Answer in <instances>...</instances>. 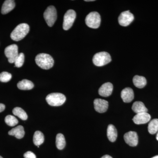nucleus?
<instances>
[{
  "label": "nucleus",
  "instance_id": "obj_1",
  "mask_svg": "<svg viewBox=\"0 0 158 158\" xmlns=\"http://www.w3.org/2000/svg\"><path fill=\"white\" fill-rule=\"evenodd\" d=\"M36 64L44 69H49L53 66L54 59L50 55L45 53L38 54L35 58Z\"/></svg>",
  "mask_w": 158,
  "mask_h": 158
},
{
  "label": "nucleus",
  "instance_id": "obj_2",
  "mask_svg": "<svg viewBox=\"0 0 158 158\" xmlns=\"http://www.w3.org/2000/svg\"><path fill=\"white\" fill-rule=\"evenodd\" d=\"M30 27L27 24L21 23L18 25L11 32L10 37L15 41H18L23 39L28 34Z\"/></svg>",
  "mask_w": 158,
  "mask_h": 158
},
{
  "label": "nucleus",
  "instance_id": "obj_3",
  "mask_svg": "<svg viewBox=\"0 0 158 158\" xmlns=\"http://www.w3.org/2000/svg\"><path fill=\"white\" fill-rule=\"evenodd\" d=\"M49 105L53 106H59L65 103L66 97L64 94L59 93H53L49 94L46 98Z\"/></svg>",
  "mask_w": 158,
  "mask_h": 158
},
{
  "label": "nucleus",
  "instance_id": "obj_4",
  "mask_svg": "<svg viewBox=\"0 0 158 158\" xmlns=\"http://www.w3.org/2000/svg\"><path fill=\"white\" fill-rule=\"evenodd\" d=\"M101 21L100 15L96 11L90 12L85 19L86 25L89 27L93 29H97L99 27Z\"/></svg>",
  "mask_w": 158,
  "mask_h": 158
},
{
  "label": "nucleus",
  "instance_id": "obj_5",
  "mask_svg": "<svg viewBox=\"0 0 158 158\" xmlns=\"http://www.w3.org/2000/svg\"><path fill=\"white\" fill-rule=\"evenodd\" d=\"M111 56L108 52H100L94 55L93 58L94 64L97 66H102L106 65L111 62Z\"/></svg>",
  "mask_w": 158,
  "mask_h": 158
},
{
  "label": "nucleus",
  "instance_id": "obj_6",
  "mask_svg": "<svg viewBox=\"0 0 158 158\" xmlns=\"http://www.w3.org/2000/svg\"><path fill=\"white\" fill-rule=\"evenodd\" d=\"M44 17L48 25L50 27H52L57 19V11L53 6H50L46 9Z\"/></svg>",
  "mask_w": 158,
  "mask_h": 158
},
{
  "label": "nucleus",
  "instance_id": "obj_7",
  "mask_svg": "<svg viewBox=\"0 0 158 158\" xmlns=\"http://www.w3.org/2000/svg\"><path fill=\"white\" fill-rule=\"evenodd\" d=\"M76 17V13L73 10H69L64 15L63 29L65 31L69 30L73 25Z\"/></svg>",
  "mask_w": 158,
  "mask_h": 158
},
{
  "label": "nucleus",
  "instance_id": "obj_8",
  "mask_svg": "<svg viewBox=\"0 0 158 158\" xmlns=\"http://www.w3.org/2000/svg\"><path fill=\"white\" fill-rule=\"evenodd\" d=\"M5 54L9 63H14L19 55L17 45L13 44L7 47L5 50Z\"/></svg>",
  "mask_w": 158,
  "mask_h": 158
},
{
  "label": "nucleus",
  "instance_id": "obj_9",
  "mask_svg": "<svg viewBox=\"0 0 158 158\" xmlns=\"http://www.w3.org/2000/svg\"><path fill=\"white\" fill-rule=\"evenodd\" d=\"M134 19V16L129 11L122 12L118 18V23L123 27L129 25Z\"/></svg>",
  "mask_w": 158,
  "mask_h": 158
},
{
  "label": "nucleus",
  "instance_id": "obj_10",
  "mask_svg": "<svg viewBox=\"0 0 158 158\" xmlns=\"http://www.w3.org/2000/svg\"><path fill=\"white\" fill-rule=\"evenodd\" d=\"M126 143L132 147H135L138 144V138L137 133L135 131H129L124 135Z\"/></svg>",
  "mask_w": 158,
  "mask_h": 158
},
{
  "label": "nucleus",
  "instance_id": "obj_11",
  "mask_svg": "<svg viewBox=\"0 0 158 158\" xmlns=\"http://www.w3.org/2000/svg\"><path fill=\"white\" fill-rule=\"evenodd\" d=\"M95 110L99 113L106 112L109 107V103L107 101L102 99H95L94 102Z\"/></svg>",
  "mask_w": 158,
  "mask_h": 158
},
{
  "label": "nucleus",
  "instance_id": "obj_12",
  "mask_svg": "<svg viewBox=\"0 0 158 158\" xmlns=\"http://www.w3.org/2000/svg\"><path fill=\"white\" fill-rule=\"evenodd\" d=\"M113 90V85L110 82L105 83L102 85L98 90L100 95L105 97L110 96Z\"/></svg>",
  "mask_w": 158,
  "mask_h": 158
},
{
  "label": "nucleus",
  "instance_id": "obj_13",
  "mask_svg": "<svg viewBox=\"0 0 158 158\" xmlns=\"http://www.w3.org/2000/svg\"><path fill=\"white\" fill-rule=\"evenodd\" d=\"M151 116L147 113L137 114L133 118L134 122L136 124H142L147 123L150 121Z\"/></svg>",
  "mask_w": 158,
  "mask_h": 158
},
{
  "label": "nucleus",
  "instance_id": "obj_14",
  "mask_svg": "<svg viewBox=\"0 0 158 158\" xmlns=\"http://www.w3.org/2000/svg\"><path fill=\"white\" fill-rule=\"evenodd\" d=\"M121 98L125 103H129L132 101L134 98V91L132 88H126L122 90Z\"/></svg>",
  "mask_w": 158,
  "mask_h": 158
},
{
  "label": "nucleus",
  "instance_id": "obj_15",
  "mask_svg": "<svg viewBox=\"0 0 158 158\" xmlns=\"http://www.w3.org/2000/svg\"><path fill=\"white\" fill-rule=\"evenodd\" d=\"M15 4L14 1L6 0L3 3L2 6L1 12L2 14H6L12 11L15 7Z\"/></svg>",
  "mask_w": 158,
  "mask_h": 158
},
{
  "label": "nucleus",
  "instance_id": "obj_16",
  "mask_svg": "<svg viewBox=\"0 0 158 158\" xmlns=\"http://www.w3.org/2000/svg\"><path fill=\"white\" fill-rule=\"evenodd\" d=\"M9 135L11 136H14L18 139H21L23 138L25 135L24 128L22 126H18L17 127L14 128L9 131Z\"/></svg>",
  "mask_w": 158,
  "mask_h": 158
},
{
  "label": "nucleus",
  "instance_id": "obj_17",
  "mask_svg": "<svg viewBox=\"0 0 158 158\" xmlns=\"http://www.w3.org/2000/svg\"><path fill=\"white\" fill-rule=\"evenodd\" d=\"M107 135L109 140L111 142H115L117 137V131L114 125L110 124L108 126Z\"/></svg>",
  "mask_w": 158,
  "mask_h": 158
},
{
  "label": "nucleus",
  "instance_id": "obj_18",
  "mask_svg": "<svg viewBox=\"0 0 158 158\" xmlns=\"http://www.w3.org/2000/svg\"><path fill=\"white\" fill-rule=\"evenodd\" d=\"M132 109L135 113L137 114L147 113L148 109L144 106V104L141 102H136L133 104Z\"/></svg>",
  "mask_w": 158,
  "mask_h": 158
},
{
  "label": "nucleus",
  "instance_id": "obj_19",
  "mask_svg": "<svg viewBox=\"0 0 158 158\" xmlns=\"http://www.w3.org/2000/svg\"><path fill=\"white\" fill-rule=\"evenodd\" d=\"M134 85L137 88H144L147 84L146 79L144 77L136 75L133 79Z\"/></svg>",
  "mask_w": 158,
  "mask_h": 158
},
{
  "label": "nucleus",
  "instance_id": "obj_20",
  "mask_svg": "<svg viewBox=\"0 0 158 158\" xmlns=\"http://www.w3.org/2000/svg\"><path fill=\"white\" fill-rule=\"evenodd\" d=\"M17 87L20 90H30L34 88V85L31 81L24 79L18 83Z\"/></svg>",
  "mask_w": 158,
  "mask_h": 158
},
{
  "label": "nucleus",
  "instance_id": "obj_21",
  "mask_svg": "<svg viewBox=\"0 0 158 158\" xmlns=\"http://www.w3.org/2000/svg\"><path fill=\"white\" fill-rule=\"evenodd\" d=\"M44 140V135L41 132L37 131L34 133L33 141L35 145L40 146L43 143Z\"/></svg>",
  "mask_w": 158,
  "mask_h": 158
},
{
  "label": "nucleus",
  "instance_id": "obj_22",
  "mask_svg": "<svg viewBox=\"0 0 158 158\" xmlns=\"http://www.w3.org/2000/svg\"><path fill=\"white\" fill-rule=\"evenodd\" d=\"M66 144L65 137L62 134H58L56 137V145L58 149L62 150Z\"/></svg>",
  "mask_w": 158,
  "mask_h": 158
},
{
  "label": "nucleus",
  "instance_id": "obj_23",
  "mask_svg": "<svg viewBox=\"0 0 158 158\" xmlns=\"http://www.w3.org/2000/svg\"><path fill=\"white\" fill-rule=\"evenodd\" d=\"M12 113L15 116H17L19 118L23 120H27L28 116L25 111L20 107H15L12 110Z\"/></svg>",
  "mask_w": 158,
  "mask_h": 158
},
{
  "label": "nucleus",
  "instance_id": "obj_24",
  "mask_svg": "<svg viewBox=\"0 0 158 158\" xmlns=\"http://www.w3.org/2000/svg\"><path fill=\"white\" fill-rule=\"evenodd\" d=\"M148 131L152 135H154L158 132V118H155L150 122L148 126Z\"/></svg>",
  "mask_w": 158,
  "mask_h": 158
},
{
  "label": "nucleus",
  "instance_id": "obj_25",
  "mask_svg": "<svg viewBox=\"0 0 158 158\" xmlns=\"http://www.w3.org/2000/svg\"><path fill=\"white\" fill-rule=\"evenodd\" d=\"M5 122L9 126L13 127L18 123V120L15 116L8 115L5 118Z\"/></svg>",
  "mask_w": 158,
  "mask_h": 158
},
{
  "label": "nucleus",
  "instance_id": "obj_26",
  "mask_svg": "<svg viewBox=\"0 0 158 158\" xmlns=\"http://www.w3.org/2000/svg\"><path fill=\"white\" fill-rule=\"evenodd\" d=\"M24 55L23 53L19 54L17 58L15 61L14 63L15 67L20 68L23 66L24 62Z\"/></svg>",
  "mask_w": 158,
  "mask_h": 158
},
{
  "label": "nucleus",
  "instance_id": "obj_27",
  "mask_svg": "<svg viewBox=\"0 0 158 158\" xmlns=\"http://www.w3.org/2000/svg\"><path fill=\"white\" fill-rule=\"evenodd\" d=\"M12 77L11 73L7 72H3L0 73V81L6 83L9 81Z\"/></svg>",
  "mask_w": 158,
  "mask_h": 158
},
{
  "label": "nucleus",
  "instance_id": "obj_28",
  "mask_svg": "<svg viewBox=\"0 0 158 158\" xmlns=\"http://www.w3.org/2000/svg\"><path fill=\"white\" fill-rule=\"evenodd\" d=\"M24 157L25 158H37L36 155L32 152L28 151L26 152L24 154Z\"/></svg>",
  "mask_w": 158,
  "mask_h": 158
},
{
  "label": "nucleus",
  "instance_id": "obj_29",
  "mask_svg": "<svg viewBox=\"0 0 158 158\" xmlns=\"http://www.w3.org/2000/svg\"><path fill=\"white\" fill-rule=\"evenodd\" d=\"M6 108V106L3 104L0 103V113L3 112L5 110Z\"/></svg>",
  "mask_w": 158,
  "mask_h": 158
},
{
  "label": "nucleus",
  "instance_id": "obj_30",
  "mask_svg": "<svg viewBox=\"0 0 158 158\" xmlns=\"http://www.w3.org/2000/svg\"><path fill=\"white\" fill-rule=\"evenodd\" d=\"M101 158H113L111 156L107 155H105L104 156H103Z\"/></svg>",
  "mask_w": 158,
  "mask_h": 158
},
{
  "label": "nucleus",
  "instance_id": "obj_31",
  "mask_svg": "<svg viewBox=\"0 0 158 158\" xmlns=\"http://www.w3.org/2000/svg\"><path fill=\"white\" fill-rule=\"evenodd\" d=\"M85 2H93V1H94V0H90V1H89V0H88V1H85Z\"/></svg>",
  "mask_w": 158,
  "mask_h": 158
},
{
  "label": "nucleus",
  "instance_id": "obj_32",
  "mask_svg": "<svg viewBox=\"0 0 158 158\" xmlns=\"http://www.w3.org/2000/svg\"><path fill=\"white\" fill-rule=\"evenodd\" d=\"M156 138L157 140V141H158V132L157 134L156 137Z\"/></svg>",
  "mask_w": 158,
  "mask_h": 158
},
{
  "label": "nucleus",
  "instance_id": "obj_33",
  "mask_svg": "<svg viewBox=\"0 0 158 158\" xmlns=\"http://www.w3.org/2000/svg\"><path fill=\"white\" fill-rule=\"evenodd\" d=\"M152 158H158V156H155L153 157Z\"/></svg>",
  "mask_w": 158,
  "mask_h": 158
},
{
  "label": "nucleus",
  "instance_id": "obj_34",
  "mask_svg": "<svg viewBox=\"0 0 158 158\" xmlns=\"http://www.w3.org/2000/svg\"><path fill=\"white\" fill-rule=\"evenodd\" d=\"M0 158H3L1 156H0Z\"/></svg>",
  "mask_w": 158,
  "mask_h": 158
}]
</instances>
